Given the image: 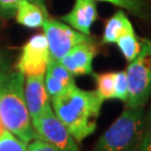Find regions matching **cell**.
I'll list each match as a JSON object with an SVG mask.
<instances>
[{
  "mask_svg": "<svg viewBox=\"0 0 151 151\" xmlns=\"http://www.w3.org/2000/svg\"><path fill=\"white\" fill-rule=\"evenodd\" d=\"M53 110L77 142L95 131L103 101L96 91L73 86L52 100Z\"/></svg>",
  "mask_w": 151,
  "mask_h": 151,
  "instance_id": "cell-1",
  "label": "cell"
},
{
  "mask_svg": "<svg viewBox=\"0 0 151 151\" xmlns=\"http://www.w3.org/2000/svg\"><path fill=\"white\" fill-rule=\"evenodd\" d=\"M25 76L12 70L0 85V118L10 133L26 143L37 139L24 94Z\"/></svg>",
  "mask_w": 151,
  "mask_h": 151,
  "instance_id": "cell-2",
  "label": "cell"
},
{
  "mask_svg": "<svg viewBox=\"0 0 151 151\" xmlns=\"http://www.w3.org/2000/svg\"><path fill=\"white\" fill-rule=\"evenodd\" d=\"M145 127V106L125 108L99 139L93 151H139Z\"/></svg>",
  "mask_w": 151,
  "mask_h": 151,
  "instance_id": "cell-3",
  "label": "cell"
},
{
  "mask_svg": "<svg viewBox=\"0 0 151 151\" xmlns=\"http://www.w3.org/2000/svg\"><path fill=\"white\" fill-rule=\"evenodd\" d=\"M129 86L127 108L145 106L151 95V40L143 39L139 55L125 70Z\"/></svg>",
  "mask_w": 151,
  "mask_h": 151,
  "instance_id": "cell-4",
  "label": "cell"
},
{
  "mask_svg": "<svg viewBox=\"0 0 151 151\" xmlns=\"http://www.w3.org/2000/svg\"><path fill=\"white\" fill-rule=\"evenodd\" d=\"M32 123L39 139L53 145L62 151H78L77 141L70 134L65 124L57 118L50 105L36 119L32 120Z\"/></svg>",
  "mask_w": 151,
  "mask_h": 151,
  "instance_id": "cell-5",
  "label": "cell"
},
{
  "mask_svg": "<svg viewBox=\"0 0 151 151\" xmlns=\"http://www.w3.org/2000/svg\"><path fill=\"white\" fill-rule=\"evenodd\" d=\"M42 27L48 43L50 57L56 60H62L77 44L92 40L88 35L82 34L66 24L54 19L47 18Z\"/></svg>",
  "mask_w": 151,
  "mask_h": 151,
  "instance_id": "cell-6",
  "label": "cell"
},
{
  "mask_svg": "<svg viewBox=\"0 0 151 151\" xmlns=\"http://www.w3.org/2000/svg\"><path fill=\"white\" fill-rule=\"evenodd\" d=\"M49 60L50 54L46 36L37 34L24 45L17 70L24 76L45 75Z\"/></svg>",
  "mask_w": 151,
  "mask_h": 151,
  "instance_id": "cell-7",
  "label": "cell"
},
{
  "mask_svg": "<svg viewBox=\"0 0 151 151\" xmlns=\"http://www.w3.org/2000/svg\"><path fill=\"white\" fill-rule=\"evenodd\" d=\"M96 47L93 40L77 44L60 60V64L74 76L93 74V60Z\"/></svg>",
  "mask_w": 151,
  "mask_h": 151,
  "instance_id": "cell-8",
  "label": "cell"
},
{
  "mask_svg": "<svg viewBox=\"0 0 151 151\" xmlns=\"http://www.w3.org/2000/svg\"><path fill=\"white\" fill-rule=\"evenodd\" d=\"M44 81L50 101L76 85L74 75L60 64V60H53L52 57L45 72Z\"/></svg>",
  "mask_w": 151,
  "mask_h": 151,
  "instance_id": "cell-9",
  "label": "cell"
},
{
  "mask_svg": "<svg viewBox=\"0 0 151 151\" xmlns=\"http://www.w3.org/2000/svg\"><path fill=\"white\" fill-rule=\"evenodd\" d=\"M97 17V8L94 0H75L73 9L62 17V20L77 32L90 36L92 26L96 22Z\"/></svg>",
  "mask_w": 151,
  "mask_h": 151,
  "instance_id": "cell-10",
  "label": "cell"
},
{
  "mask_svg": "<svg viewBox=\"0 0 151 151\" xmlns=\"http://www.w3.org/2000/svg\"><path fill=\"white\" fill-rule=\"evenodd\" d=\"M24 94L32 120L36 119L45 109L50 105V99L46 91L44 75L26 76Z\"/></svg>",
  "mask_w": 151,
  "mask_h": 151,
  "instance_id": "cell-11",
  "label": "cell"
},
{
  "mask_svg": "<svg viewBox=\"0 0 151 151\" xmlns=\"http://www.w3.org/2000/svg\"><path fill=\"white\" fill-rule=\"evenodd\" d=\"M17 22L24 27L38 28L43 26L47 19V11L45 6H40L29 0H22L16 7Z\"/></svg>",
  "mask_w": 151,
  "mask_h": 151,
  "instance_id": "cell-12",
  "label": "cell"
},
{
  "mask_svg": "<svg viewBox=\"0 0 151 151\" xmlns=\"http://www.w3.org/2000/svg\"><path fill=\"white\" fill-rule=\"evenodd\" d=\"M134 29L129 17L123 10H119L109 19L103 30L102 44H115L118 38L129 30Z\"/></svg>",
  "mask_w": 151,
  "mask_h": 151,
  "instance_id": "cell-13",
  "label": "cell"
},
{
  "mask_svg": "<svg viewBox=\"0 0 151 151\" xmlns=\"http://www.w3.org/2000/svg\"><path fill=\"white\" fill-rule=\"evenodd\" d=\"M115 44L118 45L120 52L122 53L124 58L129 63L134 60L141 50V44L135 35L134 29L129 30L125 34H123L122 36H120Z\"/></svg>",
  "mask_w": 151,
  "mask_h": 151,
  "instance_id": "cell-14",
  "label": "cell"
},
{
  "mask_svg": "<svg viewBox=\"0 0 151 151\" xmlns=\"http://www.w3.org/2000/svg\"><path fill=\"white\" fill-rule=\"evenodd\" d=\"M114 77L115 72L94 74V80L96 83V93L103 102L114 99Z\"/></svg>",
  "mask_w": 151,
  "mask_h": 151,
  "instance_id": "cell-15",
  "label": "cell"
},
{
  "mask_svg": "<svg viewBox=\"0 0 151 151\" xmlns=\"http://www.w3.org/2000/svg\"><path fill=\"white\" fill-rule=\"evenodd\" d=\"M97 1H104L118 6L120 8L130 11L131 14H133L139 18H146L149 15V6L146 0H97Z\"/></svg>",
  "mask_w": 151,
  "mask_h": 151,
  "instance_id": "cell-16",
  "label": "cell"
},
{
  "mask_svg": "<svg viewBox=\"0 0 151 151\" xmlns=\"http://www.w3.org/2000/svg\"><path fill=\"white\" fill-rule=\"evenodd\" d=\"M27 145L8 130L0 135V151H27Z\"/></svg>",
  "mask_w": 151,
  "mask_h": 151,
  "instance_id": "cell-17",
  "label": "cell"
},
{
  "mask_svg": "<svg viewBox=\"0 0 151 151\" xmlns=\"http://www.w3.org/2000/svg\"><path fill=\"white\" fill-rule=\"evenodd\" d=\"M129 97V86L125 70L115 72L114 77V99L127 103Z\"/></svg>",
  "mask_w": 151,
  "mask_h": 151,
  "instance_id": "cell-18",
  "label": "cell"
},
{
  "mask_svg": "<svg viewBox=\"0 0 151 151\" xmlns=\"http://www.w3.org/2000/svg\"><path fill=\"white\" fill-rule=\"evenodd\" d=\"M139 151H151V108L147 115H145L143 134Z\"/></svg>",
  "mask_w": 151,
  "mask_h": 151,
  "instance_id": "cell-19",
  "label": "cell"
},
{
  "mask_svg": "<svg viewBox=\"0 0 151 151\" xmlns=\"http://www.w3.org/2000/svg\"><path fill=\"white\" fill-rule=\"evenodd\" d=\"M27 151H62L60 149L56 148L55 146L50 145L42 139H35L27 145Z\"/></svg>",
  "mask_w": 151,
  "mask_h": 151,
  "instance_id": "cell-20",
  "label": "cell"
},
{
  "mask_svg": "<svg viewBox=\"0 0 151 151\" xmlns=\"http://www.w3.org/2000/svg\"><path fill=\"white\" fill-rule=\"evenodd\" d=\"M11 68L9 62L7 60V58L5 57V55L2 53H0V85L5 82V80L8 77V75L10 74Z\"/></svg>",
  "mask_w": 151,
  "mask_h": 151,
  "instance_id": "cell-21",
  "label": "cell"
},
{
  "mask_svg": "<svg viewBox=\"0 0 151 151\" xmlns=\"http://www.w3.org/2000/svg\"><path fill=\"white\" fill-rule=\"evenodd\" d=\"M22 0H0V9L6 11H11L14 9H16L17 5ZM32 2H36L40 6H45L44 0H29Z\"/></svg>",
  "mask_w": 151,
  "mask_h": 151,
  "instance_id": "cell-22",
  "label": "cell"
},
{
  "mask_svg": "<svg viewBox=\"0 0 151 151\" xmlns=\"http://www.w3.org/2000/svg\"><path fill=\"white\" fill-rule=\"evenodd\" d=\"M6 127L4 125V123H2V120H1V118H0V135L4 134V132L6 131Z\"/></svg>",
  "mask_w": 151,
  "mask_h": 151,
  "instance_id": "cell-23",
  "label": "cell"
}]
</instances>
